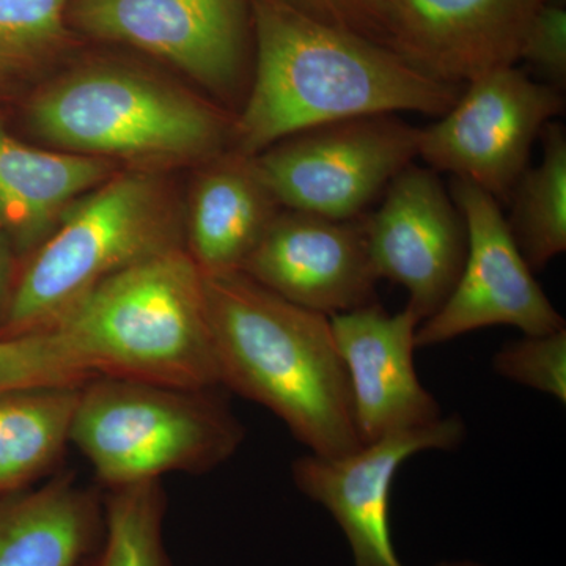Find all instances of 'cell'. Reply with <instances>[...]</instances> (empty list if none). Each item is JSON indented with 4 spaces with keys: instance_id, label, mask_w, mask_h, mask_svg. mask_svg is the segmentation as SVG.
I'll return each instance as SVG.
<instances>
[{
    "instance_id": "9",
    "label": "cell",
    "mask_w": 566,
    "mask_h": 566,
    "mask_svg": "<svg viewBox=\"0 0 566 566\" xmlns=\"http://www.w3.org/2000/svg\"><path fill=\"white\" fill-rule=\"evenodd\" d=\"M449 192L468 227V256L452 294L417 327L416 348L447 344L491 326H513L523 334L565 329L564 316L516 248L497 200L455 177Z\"/></svg>"
},
{
    "instance_id": "17",
    "label": "cell",
    "mask_w": 566,
    "mask_h": 566,
    "mask_svg": "<svg viewBox=\"0 0 566 566\" xmlns=\"http://www.w3.org/2000/svg\"><path fill=\"white\" fill-rule=\"evenodd\" d=\"M109 174L103 158L40 150L11 136L0 122V232L11 248L35 251L63 212Z\"/></svg>"
},
{
    "instance_id": "20",
    "label": "cell",
    "mask_w": 566,
    "mask_h": 566,
    "mask_svg": "<svg viewBox=\"0 0 566 566\" xmlns=\"http://www.w3.org/2000/svg\"><path fill=\"white\" fill-rule=\"evenodd\" d=\"M542 161L527 167L512 196L510 233L524 262L542 271L566 251V132L556 120L539 134Z\"/></svg>"
},
{
    "instance_id": "24",
    "label": "cell",
    "mask_w": 566,
    "mask_h": 566,
    "mask_svg": "<svg viewBox=\"0 0 566 566\" xmlns=\"http://www.w3.org/2000/svg\"><path fill=\"white\" fill-rule=\"evenodd\" d=\"M495 374L566 403V327L524 334L494 354Z\"/></svg>"
},
{
    "instance_id": "14",
    "label": "cell",
    "mask_w": 566,
    "mask_h": 566,
    "mask_svg": "<svg viewBox=\"0 0 566 566\" xmlns=\"http://www.w3.org/2000/svg\"><path fill=\"white\" fill-rule=\"evenodd\" d=\"M542 0H390L387 48L427 76L465 85L520 62Z\"/></svg>"
},
{
    "instance_id": "3",
    "label": "cell",
    "mask_w": 566,
    "mask_h": 566,
    "mask_svg": "<svg viewBox=\"0 0 566 566\" xmlns=\"http://www.w3.org/2000/svg\"><path fill=\"white\" fill-rule=\"evenodd\" d=\"M52 331L96 375L182 389L222 386L205 301V277L181 248L104 279Z\"/></svg>"
},
{
    "instance_id": "10",
    "label": "cell",
    "mask_w": 566,
    "mask_h": 566,
    "mask_svg": "<svg viewBox=\"0 0 566 566\" xmlns=\"http://www.w3.org/2000/svg\"><path fill=\"white\" fill-rule=\"evenodd\" d=\"M70 20L172 63L221 96L238 92L253 33L252 0H74Z\"/></svg>"
},
{
    "instance_id": "8",
    "label": "cell",
    "mask_w": 566,
    "mask_h": 566,
    "mask_svg": "<svg viewBox=\"0 0 566 566\" xmlns=\"http://www.w3.org/2000/svg\"><path fill=\"white\" fill-rule=\"evenodd\" d=\"M564 109L562 92L516 65L493 70L465 84L452 109L420 128L419 156L434 172L509 202L535 140Z\"/></svg>"
},
{
    "instance_id": "21",
    "label": "cell",
    "mask_w": 566,
    "mask_h": 566,
    "mask_svg": "<svg viewBox=\"0 0 566 566\" xmlns=\"http://www.w3.org/2000/svg\"><path fill=\"white\" fill-rule=\"evenodd\" d=\"M166 509L159 480L109 490L102 546L88 566H169L163 534Z\"/></svg>"
},
{
    "instance_id": "2",
    "label": "cell",
    "mask_w": 566,
    "mask_h": 566,
    "mask_svg": "<svg viewBox=\"0 0 566 566\" xmlns=\"http://www.w3.org/2000/svg\"><path fill=\"white\" fill-rule=\"evenodd\" d=\"M203 277L222 386L270 409L315 455L363 447L329 316L283 300L241 271Z\"/></svg>"
},
{
    "instance_id": "18",
    "label": "cell",
    "mask_w": 566,
    "mask_h": 566,
    "mask_svg": "<svg viewBox=\"0 0 566 566\" xmlns=\"http://www.w3.org/2000/svg\"><path fill=\"white\" fill-rule=\"evenodd\" d=\"M205 170L193 186L189 253L205 275L241 271L281 207L252 158L234 151Z\"/></svg>"
},
{
    "instance_id": "23",
    "label": "cell",
    "mask_w": 566,
    "mask_h": 566,
    "mask_svg": "<svg viewBox=\"0 0 566 566\" xmlns=\"http://www.w3.org/2000/svg\"><path fill=\"white\" fill-rule=\"evenodd\" d=\"M74 0H0V62H25L65 39Z\"/></svg>"
},
{
    "instance_id": "22",
    "label": "cell",
    "mask_w": 566,
    "mask_h": 566,
    "mask_svg": "<svg viewBox=\"0 0 566 566\" xmlns=\"http://www.w3.org/2000/svg\"><path fill=\"white\" fill-rule=\"evenodd\" d=\"M96 376L55 331L0 338V392L18 387L81 385Z\"/></svg>"
},
{
    "instance_id": "7",
    "label": "cell",
    "mask_w": 566,
    "mask_h": 566,
    "mask_svg": "<svg viewBox=\"0 0 566 566\" xmlns=\"http://www.w3.org/2000/svg\"><path fill=\"white\" fill-rule=\"evenodd\" d=\"M419 140L397 114L367 115L293 134L252 161L281 207L352 221L415 163Z\"/></svg>"
},
{
    "instance_id": "6",
    "label": "cell",
    "mask_w": 566,
    "mask_h": 566,
    "mask_svg": "<svg viewBox=\"0 0 566 566\" xmlns=\"http://www.w3.org/2000/svg\"><path fill=\"white\" fill-rule=\"evenodd\" d=\"M29 120L39 136L69 153L142 161L216 158L233 128L191 93L114 66L55 81L33 98Z\"/></svg>"
},
{
    "instance_id": "11",
    "label": "cell",
    "mask_w": 566,
    "mask_h": 566,
    "mask_svg": "<svg viewBox=\"0 0 566 566\" xmlns=\"http://www.w3.org/2000/svg\"><path fill=\"white\" fill-rule=\"evenodd\" d=\"M382 196L378 211L364 216L368 255L376 277L405 286L406 307L424 322L442 307L463 271L464 216L439 174L415 163Z\"/></svg>"
},
{
    "instance_id": "19",
    "label": "cell",
    "mask_w": 566,
    "mask_h": 566,
    "mask_svg": "<svg viewBox=\"0 0 566 566\" xmlns=\"http://www.w3.org/2000/svg\"><path fill=\"white\" fill-rule=\"evenodd\" d=\"M82 385L0 392V495L28 490L62 460Z\"/></svg>"
},
{
    "instance_id": "13",
    "label": "cell",
    "mask_w": 566,
    "mask_h": 566,
    "mask_svg": "<svg viewBox=\"0 0 566 566\" xmlns=\"http://www.w3.org/2000/svg\"><path fill=\"white\" fill-rule=\"evenodd\" d=\"M241 273L290 303L326 316L376 301L364 218L352 221L286 210L245 260Z\"/></svg>"
},
{
    "instance_id": "16",
    "label": "cell",
    "mask_w": 566,
    "mask_h": 566,
    "mask_svg": "<svg viewBox=\"0 0 566 566\" xmlns=\"http://www.w3.org/2000/svg\"><path fill=\"white\" fill-rule=\"evenodd\" d=\"M103 534V495L73 475L0 495V566H88Z\"/></svg>"
},
{
    "instance_id": "1",
    "label": "cell",
    "mask_w": 566,
    "mask_h": 566,
    "mask_svg": "<svg viewBox=\"0 0 566 566\" xmlns=\"http://www.w3.org/2000/svg\"><path fill=\"white\" fill-rule=\"evenodd\" d=\"M252 18L255 70L232 128L237 153L249 158L326 123L397 112L439 118L463 92L281 0H252Z\"/></svg>"
},
{
    "instance_id": "26",
    "label": "cell",
    "mask_w": 566,
    "mask_h": 566,
    "mask_svg": "<svg viewBox=\"0 0 566 566\" xmlns=\"http://www.w3.org/2000/svg\"><path fill=\"white\" fill-rule=\"evenodd\" d=\"M281 2L312 20L387 48L390 0H281Z\"/></svg>"
},
{
    "instance_id": "15",
    "label": "cell",
    "mask_w": 566,
    "mask_h": 566,
    "mask_svg": "<svg viewBox=\"0 0 566 566\" xmlns=\"http://www.w3.org/2000/svg\"><path fill=\"white\" fill-rule=\"evenodd\" d=\"M329 319L363 444L444 416L417 376L416 333L422 322L411 308L389 314L374 303Z\"/></svg>"
},
{
    "instance_id": "25",
    "label": "cell",
    "mask_w": 566,
    "mask_h": 566,
    "mask_svg": "<svg viewBox=\"0 0 566 566\" xmlns=\"http://www.w3.org/2000/svg\"><path fill=\"white\" fill-rule=\"evenodd\" d=\"M520 62L539 82L564 92L566 88V0H542L524 40Z\"/></svg>"
},
{
    "instance_id": "5",
    "label": "cell",
    "mask_w": 566,
    "mask_h": 566,
    "mask_svg": "<svg viewBox=\"0 0 566 566\" xmlns=\"http://www.w3.org/2000/svg\"><path fill=\"white\" fill-rule=\"evenodd\" d=\"M180 248L161 186L144 174L107 178L63 212L14 281L0 338L50 331L93 286Z\"/></svg>"
},
{
    "instance_id": "4",
    "label": "cell",
    "mask_w": 566,
    "mask_h": 566,
    "mask_svg": "<svg viewBox=\"0 0 566 566\" xmlns=\"http://www.w3.org/2000/svg\"><path fill=\"white\" fill-rule=\"evenodd\" d=\"M214 390L93 376L81 387L71 444L107 490L172 472L212 471L237 453L245 436Z\"/></svg>"
},
{
    "instance_id": "12",
    "label": "cell",
    "mask_w": 566,
    "mask_h": 566,
    "mask_svg": "<svg viewBox=\"0 0 566 566\" xmlns=\"http://www.w3.org/2000/svg\"><path fill=\"white\" fill-rule=\"evenodd\" d=\"M458 415L434 423L397 431L352 453H308L292 464L294 485L324 506L344 532L354 566H405L390 534V491L401 464L427 450H455L465 439Z\"/></svg>"
},
{
    "instance_id": "27",
    "label": "cell",
    "mask_w": 566,
    "mask_h": 566,
    "mask_svg": "<svg viewBox=\"0 0 566 566\" xmlns=\"http://www.w3.org/2000/svg\"><path fill=\"white\" fill-rule=\"evenodd\" d=\"M13 285V248L6 234L0 232V319L9 304Z\"/></svg>"
},
{
    "instance_id": "28",
    "label": "cell",
    "mask_w": 566,
    "mask_h": 566,
    "mask_svg": "<svg viewBox=\"0 0 566 566\" xmlns=\"http://www.w3.org/2000/svg\"><path fill=\"white\" fill-rule=\"evenodd\" d=\"M430 566H488L479 564L475 560H468V558H458V560H441Z\"/></svg>"
}]
</instances>
